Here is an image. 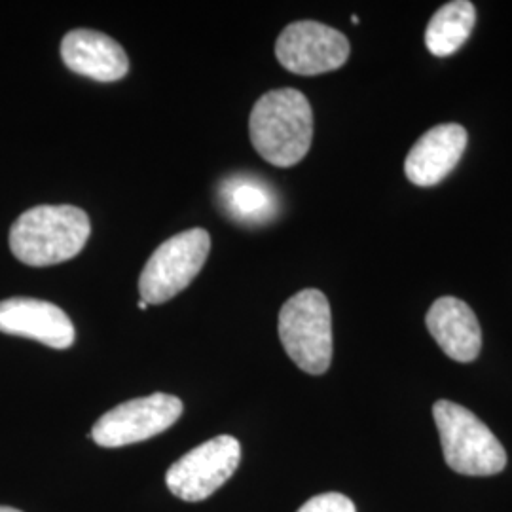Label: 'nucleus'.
I'll return each instance as SVG.
<instances>
[{
  "mask_svg": "<svg viewBox=\"0 0 512 512\" xmlns=\"http://www.w3.org/2000/svg\"><path fill=\"white\" fill-rule=\"evenodd\" d=\"M279 340L294 365L306 374L321 376L332 363V313L327 296L304 289L291 296L279 311Z\"/></svg>",
  "mask_w": 512,
  "mask_h": 512,
  "instance_id": "obj_4",
  "label": "nucleus"
},
{
  "mask_svg": "<svg viewBox=\"0 0 512 512\" xmlns=\"http://www.w3.org/2000/svg\"><path fill=\"white\" fill-rule=\"evenodd\" d=\"M239 459V440L232 435H220L177 459L165 475V484L171 494L183 501H203L230 480L238 469Z\"/></svg>",
  "mask_w": 512,
  "mask_h": 512,
  "instance_id": "obj_6",
  "label": "nucleus"
},
{
  "mask_svg": "<svg viewBox=\"0 0 512 512\" xmlns=\"http://www.w3.org/2000/svg\"><path fill=\"white\" fill-rule=\"evenodd\" d=\"M425 325L440 349L458 363H473L482 351V329L475 311L456 296H442L431 304Z\"/></svg>",
  "mask_w": 512,
  "mask_h": 512,
  "instance_id": "obj_11",
  "label": "nucleus"
},
{
  "mask_svg": "<svg viewBox=\"0 0 512 512\" xmlns=\"http://www.w3.org/2000/svg\"><path fill=\"white\" fill-rule=\"evenodd\" d=\"M249 137L266 162L277 167L300 164L313 139L310 101L294 88L264 93L251 110Z\"/></svg>",
  "mask_w": 512,
  "mask_h": 512,
  "instance_id": "obj_1",
  "label": "nucleus"
},
{
  "mask_svg": "<svg viewBox=\"0 0 512 512\" xmlns=\"http://www.w3.org/2000/svg\"><path fill=\"white\" fill-rule=\"evenodd\" d=\"M63 63L76 74L97 82L122 80L129 71L126 50L99 31L74 29L61 42Z\"/></svg>",
  "mask_w": 512,
  "mask_h": 512,
  "instance_id": "obj_12",
  "label": "nucleus"
},
{
  "mask_svg": "<svg viewBox=\"0 0 512 512\" xmlns=\"http://www.w3.org/2000/svg\"><path fill=\"white\" fill-rule=\"evenodd\" d=\"M0 512H21L18 509H12V507H0Z\"/></svg>",
  "mask_w": 512,
  "mask_h": 512,
  "instance_id": "obj_17",
  "label": "nucleus"
},
{
  "mask_svg": "<svg viewBox=\"0 0 512 512\" xmlns=\"http://www.w3.org/2000/svg\"><path fill=\"white\" fill-rule=\"evenodd\" d=\"M298 512H357L353 501L346 497V495L336 494H321L311 497L308 503H304Z\"/></svg>",
  "mask_w": 512,
  "mask_h": 512,
  "instance_id": "obj_15",
  "label": "nucleus"
},
{
  "mask_svg": "<svg viewBox=\"0 0 512 512\" xmlns=\"http://www.w3.org/2000/svg\"><path fill=\"white\" fill-rule=\"evenodd\" d=\"M211 251V238L202 228H192L164 241L148 258L139 293L148 306L164 304L183 293L202 272Z\"/></svg>",
  "mask_w": 512,
  "mask_h": 512,
  "instance_id": "obj_5",
  "label": "nucleus"
},
{
  "mask_svg": "<svg viewBox=\"0 0 512 512\" xmlns=\"http://www.w3.org/2000/svg\"><path fill=\"white\" fill-rule=\"evenodd\" d=\"M476 23V8L469 0H454L433 14L425 29V46L437 57L458 52L469 40Z\"/></svg>",
  "mask_w": 512,
  "mask_h": 512,
  "instance_id": "obj_14",
  "label": "nucleus"
},
{
  "mask_svg": "<svg viewBox=\"0 0 512 512\" xmlns=\"http://www.w3.org/2000/svg\"><path fill=\"white\" fill-rule=\"evenodd\" d=\"M137 306H139V310H147L148 308V304L145 300H139V304H137Z\"/></svg>",
  "mask_w": 512,
  "mask_h": 512,
  "instance_id": "obj_16",
  "label": "nucleus"
},
{
  "mask_svg": "<svg viewBox=\"0 0 512 512\" xmlns=\"http://www.w3.org/2000/svg\"><path fill=\"white\" fill-rule=\"evenodd\" d=\"M467 143L469 133L459 124H440L429 129L404 160L406 179L421 188L437 186L458 167Z\"/></svg>",
  "mask_w": 512,
  "mask_h": 512,
  "instance_id": "obj_10",
  "label": "nucleus"
},
{
  "mask_svg": "<svg viewBox=\"0 0 512 512\" xmlns=\"http://www.w3.org/2000/svg\"><path fill=\"white\" fill-rule=\"evenodd\" d=\"M183 410L179 397L165 393L126 401L95 421L92 439L103 448H122L143 442L175 425L183 416Z\"/></svg>",
  "mask_w": 512,
  "mask_h": 512,
  "instance_id": "obj_7",
  "label": "nucleus"
},
{
  "mask_svg": "<svg viewBox=\"0 0 512 512\" xmlns=\"http://www.w3.org/2000/svg\"><path fill=\"white\" fill-rule=\"evenodd\" d=\"M222 211L243 226H264L277 217L279 200L274 188L255 175L236 173L219 186Z\"/></svg>",
  "mask_w": 512,
  "mask_h": 512,
  "instance_id": "obj_13",
  "label": "nucleus"
},
{
  "mask_svg": "<svg viewBox=\"0 0 512 512\" xmlns=\"http://www.w3.org/2000/svg\"><path fill=\"white\" fill-rule=\"evenodd\" d=\"M0 332L54 349L71 348L76 338L73 321L59 306L25 296L0 302Z\"/></svg>",
  "mask_w": 512,
  "mask_h": 512,
  "instance_id": "obj_9",
  "label": "nucleus"
},
{
  "mask_svg": "<svg viewBox=\"0 0 512 512\" xmlns=\"http://www.w3.org/2000/svg\"><path fill=\"white\" fill-rule=\"evenodd\" d=\"M346 35L319 21H294L275 42V57L289 73L300 76L332 73L349 59Z\"/></svg>",
  "mask_w": 512,
  "mask_h": 512,
  "instance_id": "obj_8",
  "label": "nucleus"
},
{
  "mask_svg": "<svg viewBox=\"0 0 512 512\" xmlns=\"http://www.w3.org/2000/svg\"><path fill=\"white\" fill-rule=\"evenodd\" d=\"M446 465L459 475L492 476L507 465V452L490 427L475 414L452 401L433 404Z\"/></svg>",
  "mask_w": 512,
  "mask_h": 512,
  "instance_id": "obj_3",
  "label": "nucleus"
},
{
  "mask_svg": "<svg viewBox=\"0 0 512 512\" xmlns=\"http://www.w3.org/2000/svg\"><path fill=\"white\" fill-rule=\"evenodd\" d=\"M92 234L86 211L74 205H37L12 224L10 249L19 262L54 266L78 255Z\"/></svg>",
  "mask_w": 512,
  "mask_h": 512,
  "instance_id": "obj_2",
  "label": "nucleus"
}]
</instances>
